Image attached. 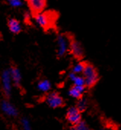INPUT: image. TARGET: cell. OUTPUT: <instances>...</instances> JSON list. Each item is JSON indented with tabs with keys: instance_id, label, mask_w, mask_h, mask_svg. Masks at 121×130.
<instances>
[{
	"instance_id": "cell-21",
	"label": "cell",
	"mask_w": 121,
	"mask_h": 130,
	"mask_svg": "<svg viewBox=\"0 0 121 130\" xmlns=\"http://www.w3.org/2000/svg\"><path fill=\"white\" fill-rule=\"evenodd\" d=\"M76 75H77V74H76L75 73H73V72H70V73L69 74L68 77H69V79L71 81H73V80H74V79L76 78Z\"/></svg>"
},
{
	"instance_id": "cell-2",
	"label": "cell",
	"mask_w": 121,
	"mask_h": 130,
	"mask_svg": "<svg viewBox=\"0 0 121 130\" xmlns=\"http://www.w3.org/2000/svg\"><path fill=\"white\" fill-rule=\"evenodd\" d=\"M82 74H83L82 76L85 79V86L88 88L94 87L99 80L97 69L91 63H85L84 70Z\"/></svg>"
},
{
	"instance_id": "cell-17",
	"label": "cell",
	"mask_w": 121,
	"mask_h": 130,
	"mask_svg": "<svg viewBox=\"0 0 121 130\" xmlns=\"http://www.w3.org/2000/svg\"><path fill=\"white\" fill-rule=\"evenodd\" d=\"M72 82H73L74 86H85V79L83 76H81V75H76V78L74 79Z\"/></svg>"
},
{
	"instance_id": "cell-20",
	"label": "cell",
	"mask_w": 121,
	"mask_h": 130,
	"mask_svg": "<svg viewBox=\"0 0 121 130\" xmlns=\"http://www.w3.org/2000/svg\"><path fill=\"white\" fill-rule=\"evenodd\" d=\"M31 13L28 12H26L25 13V22H29L31 20Z\"/></svg>"
},
{
	"instance_id": "cell-22",
	"label": "cell",
	"mask_w": 121,
	"mask_h": 130,
	"mask_svg": "<svg viewBox=\"0 0 121 130\" xmlns=\"http://www.w3.org/2000/svg\"><path fill=\"white\" fill-rule=\"evenodd\" d=\"M101 130H106V129H101Z\"/></svg>"
},
{
	"instance_id": "cell-16",
	"label": "cell",
	"mask_w": 121,
	"mask_h": 130,
	"mask_svg": "<svg viewBox=\"0 0 121 130\" xmlns=\"http://www.w3.org/2000/svg\"><path fill=\"white\" fill-rule=\"evenodd\" d=\"M71 130H91V129L89 128V127L84 122H82L81 121L77 125H74L71 128Z\"/></svg>"
},
{
	"instance_id": "cell-8",
	"label": "cell",
	"mask_w": 121,
	"mask_h": 130,
	"mask_svg": "<svg viewBox=\"0 0 121 130\" xmlns=\"http://www.w3.org/2000/svg\"><path fill=\"white\" fill-rule=\"evenodd\" d=\"M66 119L69 123L73 125L81 122V114L76 107H70L66 112Z\"/></svg>"
},
{
	"instance_id": "cell-15",
	"label": "cell",
	"mask_w": 121,
	"mask_h": 130,
	"mask_svg": "<svg viewBox=\"0 0 121 130\" xmlns=\"http://www.w3.org/2000/svg\"><path fill=\"white\" fill-rule=\"evenodd\" d=\"M87 107V100L85 98H79V100L77 103L76 108L79 112L84 111Z\"/></svg>"
},
{
	"instance_id": "cell-6",
	"label": "cell",
	"mask_w": 121,
	"mask_h": 130,
	"mask_svg": "<svg viewBox=\"0 0 121 130\" xmlns=\"http://www.w3.org/2000/svg\"><path fill=\"white\" fill-rule=\"evenodd\" d=\"M69 50H70L72 56L78 60H80L84 57V49L81 43L74 38H70Z\"/></svg>"
},
{
	"instance_id": "cell-3",
	"label": "cell",
	"mask_w": 121,
	"mask_h": 130,
	"mask_svg": "<svg viewBox=\"0 0 121 130\" xmlns=\"http://www.w3.org/2000/svg\"><path fill=\"white\" fill-rule=\"evenodd\" d=\"M23 1L28 4L30 13L33 17L43 12L47 4V0H23Z\"/></svg>"
},
{
	"instance_id": "cell-10",
	"label": "cell",
	"mask_w": 121,
	"mask_h": 130,
	"mask_svg": "<svg viewBox=\"0 0 121 130\" xmlns=\"http://www.w3.org/2000/svg\"><path fill=\"white\" fill-rule=\"evenodd\" d=\"M9 74H10L12 83L14 84L15 87H19L21 82V79H22L20 70L18 68L12 66L9 69Z\"/></svg>"
},
{
	"instance_id": "cell-11",
	"label": "cell",
	"mask_w": 121,
	"mask_h": 130,
	"mask_svg": "<svg viewBox=\"0 0 121 130\" xmlns=\"http://www.w3.org/2000/svg\"><path fill=\"white\" fill-rule=\"evenodd\" d=\"M7 25H8L9 31L12 34H15V35L19 34L22 30V28H21V25L19 21L14 18H10L8 19Z\"/></svg>"
},
{
	"instance_id": "cell-7",
	"label": "cell",
	"mask_w": 121,
	"mask_h": 130,
	"mask_svg": "<svg viewBox=\"0 0 121 130\" xmlns=\"http://www.w3.org/2000/svg\"><path fill=\"white\" fill-rule=\"evenodd\" d=\"M46 102L51 108H58L63 105V99L56 92L50 93L46 97Z\"/></svg>"
},
{
	"instance_id": "cell-19",
	"label": "cell",
	"mask_w": 121,
	"mask_h": 130,
	"mask_svg": "<svg viewBox=\"0 0 121 130\" xmlns=\"http://www.w3.org/2000/svg\"><path fill=\"white\" fill-rule=\"evenodd\" d=\"M21 126H22L23 130H31V124H30L29 121L28 120V119H26V118L22 119V120H21Z\"/></svg>"
},
{
	"instance_id": "cell-1",
	"label": "cell",
	"mask_w": 121,
	"mask_h": 130,
	"mask_svg": "<svg viewBox=\"0 0 121 130\" xmlns=\"http://www.w3.org/2000/svg\"><path fill=\"white\" fill-rule=\"evenodd\" d=\"M58 16L57 12L55 11H43L34 18L36 23L44 31H46L54 28Z\"/></svg>"
},
{
	"instance_id": "cell-13",
	"label": "cell",
	"mask_w": 121,
	"mask_h": 130,
	"mask_svg": "<svg viewBox=\"0 0 121 130\" xmlns=\"http://www.w3.org/2000/svg\"><path fill=\"white\" fill-rule=\"evenodd\" d=\"M37 89L43 93L49 92L51 89V83L46 79H43L37 83Z\"/></svg>"
},
{
	"instance_id": "cell-4",
	"label": "cell",
	"mask_w": 121,
	"mask_h": 130,
	"mask_svg": "<svg viewBox=\"0 0 121 130\" xmlns=\"http://www.w3.org/2000/svg\"><path fill=\"white\" fill-rule=\"evenodd\" d=\"M70 38L66 35L61 34L57 37V56L59 57H63L69 48Z\"/></svg>"
},
{
	"instance_id": "cell-12",
	"label": "cell",
	"mask_w": 121,
	"mask_h": 130,
	"mask_svg": "<svg viewBox=\"0 0 121 130\" xmlns=\"http://www.w3.org/2000/svg\"><path fill=\"white\" fill-rule=\"evenodd\" d=\"M85 86H74L71 87L69 90V94L70 96L73 98L79 99L82 97V93L85 92Z\"/></svg>"
},
{
	"instance_id": "cell-18",
	"label": "cell",
	"mask_w": 121,
	"mask_h": 130,
	"mask_svg": "<svg viewBox=\"0 0 121 130\" xmlns=\"http://www.w3.org/2000/svg\"><path fill=\"white\" fill-rule=\"evenodd\" d=\"M8 3L13 8H19L23 6V0H8Z\"/></svg>"
},
{
	"instance_id": "cell-9",
	"label": "cell",
	"mask_w": 121,
	"mask_h": 130,
	"mask_svg": "<svg viewBox=\"0 0 121 130\" xmlns=\"http://www.w3.org/2000/svg\"><path fill=\"white\" fill-rule=\"evenodd\" d=\"M1 109L3 112L9 116L15 117L18 115V110L15 106L7 100H4L1 103Z\"/></svg>"
},
{
	"instance_id": "cell-5",
	"label": "cell",
	"mask_w": 121,
	"mask_h": 130,
	"mask_svg": "<svg viewBox=\"0 0 121 130\" xmlns=\"http://www.w3.org/2000/svg\"><path fill=\"white\" fill-rule=\"evenodd\" d=\"M1 81L3 86V93L6 96H9L12 93V80L9 74V71L5 70L1 75Z\"/></svg>"
},
{
	"instance_id": "cell-14",
	"label": "cell",
	"mask_w": 121,
	"mask_h": 130,
	"mask_svg": "<svg viewBox=\"0 0 121 130\" xmlns=\"http://www.w3.org/2000/svg\"><path fill=\"white\" fill-rule=\"evenodd\" d=\"M85 63L82 62V61H79V63H76L72 68V72L75 73L77 75L82 74L84 70V68H85Z\"/></svg>"
}]
</instances>
